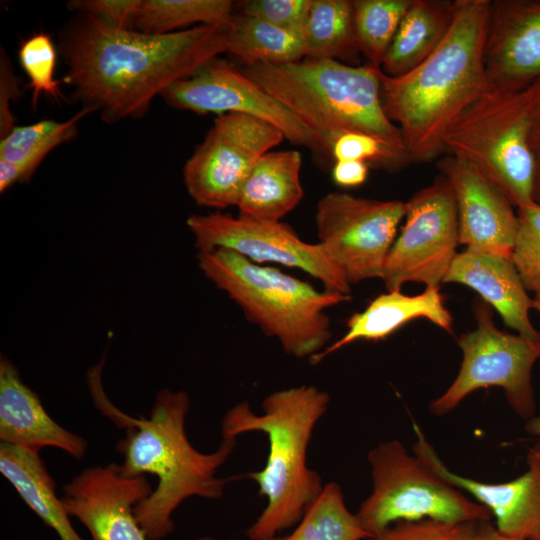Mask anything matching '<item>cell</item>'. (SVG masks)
I'll return each mask as SVG.
<instances>
[{"label": "cell", "mask_w": 540, "mask_h": 540, "mask_svg": "<svg viewBox=\"0 0 540 540\" xmlns=\"http://www.w3.org/2000/svg\"><path fill=\"white\" fill-rule=\"evenodd\" d=\"M476 540H523L520 538L509 537L500 533L495 527L484 522L480 528H477Z\"/></svg>", "instance_id": "obj_40"}, {"label": "cell", "mask_w": 540, "mask_h": 540, "mask_svg": "<svg viewBox=\"0 0 540 540\" xmlns=\"http://www.w3.org/2000/svg\"><path fill=\"white\" fill-rule=\"evenodd\" d=\"M372 491L356 516L372 537L402 521L431 519L447 523L489 522L492 513L446 482L398 440L368 453Z\"/></svg>", "instance_id": "obj_8"}, {"label": "cell", "mask_w": 540, "mask_h": 540, "mask_svg": "<svg viewBox=\"0 0 540 540\" xmlns=\"http://www.w3.org/2000/svg\"><path fill=\"white\" fill-rule=\"evenodd\" d=\"M0 472L60 540H84L74 529L62 499L57 496L55 482L39 452L1 443Z\"/></svg>", "instance_id": "obj_24"}, {"label": "cell", "mask_w": 540, "mask_h": 540, "mask_svg": "<svg viewBox=\"0 0 540 540\" xmlns=\"http://www.w3.org/2000/svg\"><path fill=\"white\" fill-rule=\"evenodd\" d=\"M312 0H248L238 12L268 22L306 39Z\"/></svg>", "instance_id": "obj_34"}, {"label": "cell", "mask_w": 540, "mask_h": 540, "mask_svg": "<svg viewBox=\"0 0 540 540\" xmlns=\"http://www.w3.org/2000/svg\"><path fill=\"white\" fill-rule=\"evenodd\" d=\"M526 431L540 440V415L532 416L526 423Z\"/></svg>", "instance_id": "obj_41"}, {"label": "cell", "mask_w": 540, "mask_h": 540, "mask_svg": "<svg viewBox=\"0 0 540 540\" xmlns=\"http://www.w3.org/2000/svg\"><path fill=\"white\" fill-rule=\"evenodd\" d=\"M533 540H540V535H538L536 538H534Z\"/></svg>", "instance_id": "obj_44"}, {"label": "cell", "mask_w": 540, "mask_h": 540, "mask_svg": "<svg viewBox=\"0 0 540 540\" xmlns=\"http://www.w3.org/2000/svg\"><path fill=\"white\" fill-rule=\"evenodd\" d=\"M519 226L510 256L525 288L540 293V204L517 208Z\"/></svg>", "instance_id": "obj_33"}, {"label": "cell", "mask_w": 540, "mask_h": 540, "mask_svg": "<svg viewBox=\"0 0 540 540\" xmlns=\"http://www.w3.org/2000/svg\"><path fill=\"white\" fill-rule=\"evenodd\" d=\"M0 440L36 452L53 447L76 459H82L88 447L82 436L52 419L38 395L5 357L0 360Z\"/></svg>", "instance_id": "obj_19"}, {"label": "cell", "mask_w": 540, "mask_h": 540, "mask_svg": "<svg viewBox=\"0 0 540 540\" xmlns=\"http://www.w3.org/2000/svg\"><path fill=\"white\" fill-rule=\"evenodd\" d=\"M360 50L351 0H312L306 35V55L357 66Z\"/></svg>", "instance_id": "obj_26"}, {"label": "cell", "mask_w": 540, "mask_h": 540, "mask_svg": "<svg viewBox=\"0 0 540 540\" xmlns=\"http://www.w3.org/2000/svg\"><path fill=\"white\" fill-rule=\"evenodd\" d=\"M329 155L336 161H363L369 167L397 172L412 163L405 148L360 132H344L330 143Z\"/></svg>", "instance_id": "obj_31"}, {"label": "cell", "mask_w": 540, "mask_h": 540, "mask_svg": "<svg viewBox=\"0 0 540 540\" xmlns=\"http://www.w3.org/2000/svg\"><path fill=\"white\" fill-rule=\"evenodd\" d=\"M18 78L5 51H1L0 59V136H6L15 126L10 103L19 94Z\"/></svg>", "instance_id": "obj_37"}, {"label": "cell", "mask_w": 540, "mask_h": 540, "mask_svg": "<svg viewBox=\"0 0 540 540\" xmlns=\"http://www.w3.org/2000/svg\"><path fill=\"white\" fill-rule=\"evenodd\" d=\"M531 147L536 161L534 201L540 204V79L531 86Z\"/></svg>", "instance_id": "obj_38"}, {"label": "cell", "mask_w": 540, "mask_h": 540, "mask_svg": "<svg viewBox=\"0 0 540 540\" xmlns=\"http://www.w3.org/2000/svg\"><path fill=\"white\" fill-rule=\"evenodd\" d=\"M425 318L452 334V316L444 305L440 287L425 288L424 292L408 296L401 291H388L373 299L362 311L347 322L346 333L333 344L310 358L312 364L321 362L333 352L357 340L385 339L407 322Z\"/></svg>", "instance_id": "obj_21"}, {"label": "cell", "mask_w": 540, "mask_h": 540, "mask_svg": "<svg viewBox=\"0 0 540 540\" xmlns=\"http://www.w3.org/2000/svg\"><path fill=\"white\" fill-rule=\"evenodd\" d=\"M18 58L29 78L33 107L37 106L40 94L58 102L63 99L60 81L55 79L57 51L48 34L39 32L24 40L19 47Z\"/></svg>", "instance_id": "obj_32"}, {"label": "cell", "mask_w": 540, "mask_h": 540, "mask_svg": "<svg viewBox=\"0 0 540 540\" xmlns=\"http://www.w3.org/2000/svg\"><path fill=\"white\" fill-rule=\"evenodd\" d=\"M302 157L297 150L269 151L249 172L238 197L240 215L279 222L303 198Z\"/></svg>", "instance_id": "obj_22"}, {"label": "cell", "mask_w": 540, "mask_h": 540, "mask_svg": "<svg viewBox=\"0 0 540 540\" xmlns=\"http://www.w3.org/2000/svg\"><path fill=\"white\" fill-rule=\"evenodd\" d=\"M142 0H74L68 7L74 13L90 16L119 29H133Z\"/></svg>", "instance_id": "obj_36"}, {"label": "cell", "mask_w": 540, "mask_h": 540, "mask_svg": "<svg viewBox=\"0 0 540 540\" xmlns=\"http://www.w3.org/2000/svg\"><path fill=\"white\" fill-rule=\"evenodd\" d=\"M411 3L412 0H352L356 39L366 64L381 69Z\"/></svg>", "instance_id": "obj_29"}, {"label": "cell", "mask_w": 540, "mask_h": 540, "mask_svg": "<svg viewBox=\"0 0 540 540\" xmlns=\"http://www.w3.org/2000/svg\"><path fill=\"white\" fill-rule=\"evenodd\" d=\"M235 4L230 0H142L133 30L147 34H168L195 24L231 26Z\"/></svg>", "instance_id": "obj_27"}, {"label": "cell", "mask_w": 540, "mask_h": 540, "mask_svg": "<svg viewBox=\"0 0 540 540\" xmlns=\"http://www.w3.org/2000/svg\"><path fill=\"white\" fill-rule=\"evenodd\" d=\"M405 202L375 200L332 192L317 203L315 224L319 244L349 284L380 278Z\"/></svg>", "instance_id": "obj_10"}, {"label": "cell", "mask_w": 540, "mask_h": 540, "mask_svg": "<svg viewBox=\"0 0 540 540\" xmlns=\"http://www.w3.org/2000/svg\"><path fill=\"white\" fill-rule=\"evenodd\" d=\"M405 223L381 276L388 291L407 282L440 287L459 245L457 206L449 181L439 175L405 202Z\"/></svg>", "instance_id": "obj_11"}, {"label": "cell", "mask_w": 540, "mask_h": 540, "mask_svg": "<svg viewBox=\"0 0 540 540\" xmlns=\"http://www.w3.org/2000/svg\"><path fill=\"white\" fill-rule=\"evenodd\" d=\"M330 397L313 385L274 391L262 402V414L248 402L231 407L221 421L222 437L253 431L267 435L269 452L261 470L246 476L257 483L267 504L247 529L250 540H266L296 525L321 493L320 475L309 468L307 450L313 430L326 413Z\"/></svg>", "instance_id": "obj_4"}, {"label": "cell", "mask_w": 540, "mask_h": 540, "mask_svg": "<svg viewBox=\"0 0 540 540\" xmlns=\"http://www.w3.org/2000/svg\"><path fill=\"white\" fill-rule=\"evenodd\" d=\"M153 490L146 475H128L121 464L109 463L82 470L63 486L61 499L92 540H149L134 508Z\"/></svg>", "instance_id": "obj_15"}, {"label": "cell", "mask_w": 540, "mask_h": 540, "mask_svg": "<svg viewBox=\"0 0 540 540\" xmlns=\"http://www.w3.org/2000/svg\"><path fill=\"white\" fill-rule=\"evenodd\" d=\"M197 540H218V539L211 536H202V537H199Z\"/></svg>", "instance_id": "obj_43"}, {"label": "cell", "mask_w": 540, "mask_h": 540, "mask_svg": "<svg viewBox=\"0 0 540 540\" xmlns=\"http://www.w3.org/2000/svg\"><path fill=\"white\" fill-rule=\"evenodd\" d=\"M456 0H412L381 64L391 77L403 75L427 59L446 37Z\"/></svg>", "instance_id": "obj_23"}, {"label": "cell", "mask_w": 540, "mask_h": 540, "mask_svg": "<svg viewBox=\"0 0 540 540\" xmlns=\"http://www.w3.org/2000/svg\"><path fill=\"white\" fill-rule=\"evenodd\" d=\"M417 441L413 452L446 482L472 495L496 519V529L509 537L533 540L540 535V443L529 449L528 468L504 483H485L451 471L413 425Z\"/></svg>", "instance_id": "obj_18"}, {"label": "cell", "mask_w": 540, "mask_h": 540, "mask_svg": "<svg viewBox=\"0 0 540 540\" xmlns=\"http://www.w3.org/2000/svg\"><path fill=\"white\" fill-rule=\"evenodd\" d=\"M444 283H459L475 290L519 335L540 340L530 321L531 298L510 258L465 249L458 253Z\"/></svg>", "instance_id": "obj_20"}, {"label": "cell", "mask_w": 540, "mask_h": 540, "mask_svg": "<svg viewBox=\"0 0 540 540\" xmlns=\"http://www.w3.org/2000/svg\"><path fill=\"white\" fill-rule=\"evenodd\" d=\"M241 70L311 128L327 155L331 141L344 132L370 134L406 149L400 129L382 108L380 69L303 58L249 64Z\"/></svg>", "instance_id": "obj_5"}, {"label": "cell", "mask_w": 540, "mask_h": 540, "mask_svg": "<svg viewBox=\"0 0 540 540\" xmlns=\"http://www.w3.org/2000/svg\"><path fill=\"white\" fill-rule=\"evenodd\" d=\"M531 90L486 91L453 122L445 155L479 170L519 208L534 201L536 161L531 147Z\"/></svg>", "instance_id": "obj_7"}, {"label": "cell", "mask_w": 540, "mask_h": 540, "mask_svg": "<svg viewBox=\"0 0 540 540\" xmlns=\"http://www.w3.org/2000/svg\"><path fill=\"white\" fill-rule=\"evenodd\" d=\"M226 29L168 34L119 29L75 13L60 29L63 81L81 108L112 124L146 115L153 99L226 52Z\"/></svg>", "instance_id": "obj_1"}, {"label": "cell", "mask_w": 540, "mask_h": 540, "mask_svg": "<svg viewBox=\"0 0 540 540\" xmlns=\"http://www.w3.org/2000/svg\"><path fill=\"white\" fill-rule=\"evenodd\" d=\"M186 223L198 251L228 249L259 265L277 263L300 269L318 279L327 291L351 293V285L323 247L301 240L286 223L220 212L194 214Z\"/></svg>", "instance_id": "obj_13"}, {"label": "cell", "mask_w": 540, "mask_h": 540, "mask_svg": "<svg viewBox=\"0 0 540 540\" xmlns=\"http://www.w3.org/2000/svg\"><path fill=\"white\" fill-rule=\"evenodd\" d=\"M161 98L172 108L198 114L239 113L256 117L279 129L291 143L326 154L311 128L241 69L219 57L170 85Z\"/></svg>", "instance_id": "obj_14"}, {"label": "cell", "mask_w": 540, "mask_h": 540, "mask_svg": "<svg viewBox=\"0 0 540 540\" xmlns=\"http://www.w3.org/2000/svg\"><path fill=\"white\" fill-rule=\"evenodd\" d=\"M437 168L454 193L459 244L475 252L510 258L519 220L509 200L465 160L446 155Z\"/></svg>", "instance_id": "obj_16"}, {"label": "cell", "mask_w": 540, "mask_h": 540, "mask_svg": "<svg viewBox=\"0 0 540 540\" xmlns=\"http://www.w3.org/2000/svg\"><path fill=\"white\" fill-rule=\"evenodd\" d=\"M533 308L540 312V293H536L533 298Z\"/></svg>", "instance_id": "obj_42"}, {"label": "cell", "mask_w": 540, "mask_h": 540, "mask_svg": "<svg viewBox=\"0 0 540 540\" xmlns=\"http://www.w3.org/2000/svg\"><path fill=\"white\" fill-rule=\"evenodd\" d=\"M91 112L81 108L66 121L41 120L33 124L15 126L0 140V159L13 163L33 156H46L57 146L73 138L81 119Z\"/></svg>", "instance_id": "obj_30"}, {"label": "cell", "mask_w": 540, "mask_h": 540, "mask_svg": "<svg viewBox=\"0 0 540 540\" xmlns=\"http://www.w3.org/2000/svg\"><path fill=\"white\" fill-rule=\"evenodd\" d=\"M490 2L456 0L452 25L427 59L400 76L379 72L383 111L400 129L412 163L443 155L450 126L488 91L484 45Z\"/></svg>", "instance_id": "obj_3"}, {"label": "cell", "mask_w": 540, "mask_h": 540, "mask_svg": "<svg viewBox=\"0 0 540 540\" xmlns=\"http://www.w3.org/2000/svg\"><path fill=\"white\" fill-rule=\"evenodd\" d=\"M484 64L489 91H519L540 79V0H491Z\"/></svg>", "instance_id": "obj_17"}, {"label": "cell", "mask_w": 540, "mask_h": 540, "mask_svg": "<svg viewBox=\"0 0 540 540\" xmlns=\"http://www.w3.org/2000/svg\"><path fill=\"white\" fill-rule=\"evenodd\" d=\"M368 172L369 166L363 161H336L332 169V179L341 187H355L366 181Z\"/></svg>", "instance_id": "obj_39"}, {"label": "cell", "mask_w": 540, "mask_h": 540, "mask_svg": "<svg viewBox=\"0 0 540 540\" xmlns=\"http://www.w3.org/2000/svg\"><path fill=\"white\" fill-rule=\"evenodd\" d=\"M473 312L476 328L458 338L463 355L458 375L430 404V411L445 415L475 390L497 386L521 418H531L535 411L531 371L540 359V340L498 329L489 305L482 299L474 300Z\"/></svg>", "instance_id": "obj_9"}, {"label": "cell", "mask_w": 540, "mask_h": 540, "mask_svg": "<svg viewBox=\"0 0 540 540\" xmlns=\"http://www.w3.org/2000/svg\"><path fill=\"white\" fill-rule=\"evenodd\" d=\"M197 261L204 276L250 322L298 359H310L325 348L332 335L325 311L351 300L350 294L319 291L306 281L228 249L198 251Z\"/></svg>", "instance_id": "obj_6"}, {"label": "cell", "mask_w": 540, "mask_h": 540, "mask_svg": "<svg viewBox=\"0 0 540 540\" xmlns=\"http://www.w3.org/2000/svg\"><path fill=\"white\" fill-rule=\"evenodd\" d=\"M294 531L266 540H368L356 514L345 504L340 485L329 482L305 511Z\"/></svg>", "instance_id": "obj_28"}, {"label": "cell", "mask_w": 540, "mask_h": 540, "mask_svg": "<svg viewBox=\"0 0 540 540\" xmlns=\"http://www.w3.org/2000/svg\"><path fill=\"white\" fill-rule=\"evenodd\" d=\"M476 523L397 522L368 540H476Z\"/></svg>", "instance_id": "obj_35"}, {"label": "cell", "mask_w": 540, "mask_h": 540, "mask_svg": "<svg viewBox=\"0 0 540 540\" xmlns=\"http://www.w3.org/2000/svg\"><path fill=\"white\" fill-rule=\"evenodd\" d=\"M101 372L88 375V385L96 404L118 426L126 428L117 443L121 464L128 475L152 474L158 479L152 494L139 502L135 516L149 540H161L174 530L172 515L187 498L218 499L228 478L218 469L232 454L237 438L222 437L217 449L202 453L190 443L185 420L190 398L183 390H160L148 418L123 414L107 399L101 386Z\"/></svg>", "instance_id": "obj_2"}, {"label": "cell", "mask_w": 540, "mask_h": 540, "mask_svg": "<svg viewBox=\"0 0 540 540\" xmlns=\"http://www.w3.org/2000/svg\"><path fill=\"white\" fill-rule=\"evenodd\" d=\"M268 122L239 113L218 115L183 169L186 189L200 206H236L258 159L284 140Z\"/></svg>", "instance_id": "obj_12"}, {"label": "cell", "mask_w": 540, "mask_h": 540, "mask_svg": "<svg viewBox=\"0 0 540 540\" xmlns=\"http://www.w3.org/2000/svg\"><path fill=\"white\" fill-rule=\"evenodd\" d=\"M226 42V52L245 65L290 63L306 55L304 37L239 12L226 29Z\"/></svg>", "instance_id": "obj_25"}]
</instances>
